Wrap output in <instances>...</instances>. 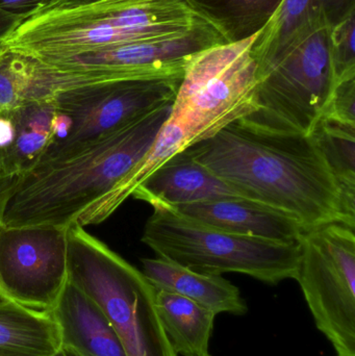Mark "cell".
Wrapping results in <instances>:
<instances>
[{
    "label": "cell",
    "mask_w": 355,
    "mask_h": 356,
    "mask_svg": "<svg viewBox=\"0 0 355 356\" xmlns=\"http://www.w3.org/2000/svg\"><path fill=\"white\" fill-rule=\"evenodd\" d=\"M187 150L246 199L285 213L302 230L331 223L355 228V198L312 135L271 133L237 121Z\"/></svg>",
    "instance_id": "6da1fadb"
},
{
    "label": "cell",
    "mask_w": 355,
    "mask_h": 356,
    "mask_svg": "<svg viewBox=\"0 0 355 356\" xmlns=\"http://www.w3.org/2000/svg\"><path fill=\"white\" fill-rule=\"evenodd\" d=\"M160 104L68 156L37 163L19 177L2 209L6 226L75 224L150 149L170 117Z\"/></svg>",
    "instance_id": "7a4b0ae2"
},
{
    "label": "cell",
    "mask_w": 355,
    "mask_h": 356,
    "mask_svg": "<svg viewBox=\"0 0 355 356\" xmlns=\"http://www.w3.org/2000/svg\"><path fill=\"white\" fill-rule=\"evenodd\" d=\"M198 19L183 0H98L49 6L21 21L2 45L33 60H48L177 37L193 29Z\"/></svg>",
    "instance_id": "3957f363"
},
{
    "label": "cell",
    "mask_w": 355,
    "mask_h": 356,
    "mask_svg": "<svg viewBox=\"0 0 355 356\" xmlns=\"http://www.w3.org/2000/svg\"><path fill=\"white\" fill-rule=\"evenodd\" d=\"M68 280L108 318L127 356H179L158 317L156 289L143 272L76 224L68 227Z\"/></svg>",
    "instance_id": "277c9868"
},
{
    "label": "cell",
    "mask_w": 355,
    "mask_h": 356,
    "mask_svg": "<svg viewBox=\"0 0 355 356\" xmlns=\"http://www.w3.org/2000/svg\"><path fill=\"white\" fill-rule=\"evenodd\" d=\"M142 242L169 261L195 271L240 273L277 284L296 280L300 249L296 242L241 236L216 229L175 209H154Z\"/></svg>",
    "instance_id": "5b68a950"
},
{
    "label": "cell",
    "mask_w": 355,
    "mask_h": 356,
    "mask_svg": "<svg viewBox=\"0 0 355 356\" xmlns=\"http://www.w3.org/2000/svg\"><path fill=\"white\" fill-rule=\"evenodd\" d=\"M329 26L302 33L256 70V111L239 122L261 131L311 135L337 87Z\"/></svg>",
    "instance_id": "8992f818"
},
{
    "label": "cell",
    "mask_w": 355,
    "mask_h": 356,
    "mask_svg": "<svg viewBox=\"0 0 355 356\" xmlns=\"http://www.w3.org/2000/svg\"><path fill=\"white\" fill-rule=\"evenodd\" d=\"M221 43L225 42L219 33L199 18L193 29L169 39L110 46L48 60L28 58L33 81L27 100L45 99L60 90L98 81L181 77L192 56Z\"/></svg>",
    "instance_id": "52a82bcc"
},
{
    "label": "cell",
    "mask_w": 355,
    "mask_h": 356,
    "mask_svg": "<svg viewBox=\"0 0 355 356\" xmlns=\"http://www.w3.org/2000/svg\"><path fill=\"white\" fill-rule=\"evenodd\" d=\"M258 33L243 41L210 46L192 56L185 66L170 118L191 134L194 144L256 111L252 45Z\"/></svg>",
    "instance_id": "ba28073f"
},
{
    "label": "cell",
    "mask_w": 355,
    "mask_h": 356,
    "mask_svg": "<svg viewBox=\"0 0 355 356\" xmlns=\"http://www.w3.org/2000/svg\"><path fill=\"white\" fill-rule=\"evenodd\" d=\"M296 280L317 328L337 355H355L354 228L331 223L298 234Z\"/></svg>",
    "instance_id": "9c48e42d"
},
{
    "label": "cell",
    "mask_w": 355,
    "mask_h": 356,
    "mask_svg": "<svg viewBox=\"0 0 355 356\" xmlns=\"http://www.w3.org/2000/svg\"><path fill=\"white\" fill-rule=\"evenodd\" d=\"M181 79L98 81L54 92L48 98L56 112L68 117L71 131L65 141L48 146L37 163L68 156L144 113L173 102Z\"/></svg>",
    "instance_id": "30bf717a"
},
{
    "label": "cell",
    "mask_w": 355,
    "mask_h": 356,
    "mask_svg": "<svg viewBox=\"0 0 355 356\" xmlns=\"http://www.w3.org/2000/svg\"><path fill=\"white\" fill-rule=\"evenodd\" d=\"M68 282V228L0 223V295L50 314Z\"/></svg>",
    "instance_id": "8fae6325"
},
{
    "label": "cell",
    "mask_w": 355,
    "mask_h": 356,
    "mask_svg": "<svg viewBox=\"0 0 355 356\" xmlns=\"http://www.w3.org/2000/svg\"><path fill=\"white\" fill-rule=\"evenodd\" d=\"M131 197L149 203L154 209H174L218 199H246L237 188L197 162L187 149L158 167Z\"/></svg>",
    "instance_id": "7c38bea8"
},
{
    "label": "cell",
    "mask_w": 355,
    "mask_h": 356,
    "mask_svg": "<svg viewBox=\"0 0 355 356\" xmlns=\"http://www.w3.org/2000/svg\"><path fill=\"white\" fill-rule=\"evenodd\" d=\"M174 209L204 225L241 236L289 243L296 242L302 232L292 218L248 199H218Z\"/></svg>",
    "instance_id": "4fadbf2b"
},
{
    "label": "cell",
    "mask_w": 355,
    "mask_h": 356,
    "mask_svg": "<svg viewBox=\"0 0 355 356\" xmlns=\"http://www.w3.org/2000/svg\"><path fill=\"white\" fill-rule=\"evenodd\" d=\"M354 13L355 0H283L252 45L256 70L302 33L320 26L333 29Z\"/></svg>",
    "instance_id": "5bb4252c"
},
{
    "label": "cell",
    "mask_w": 355,
    "mask_h": 356,
    "mask_svg": "<svg viewBox=\"0 0 355 356\" xmlns=\"http://www.w3.org/2000/svg\"><path fill=\"white\" fill-rule=\"evenodd\" d=\"M142 272L156 290L190 299L219 314L243 316L247 305L239 289L222 275L195 271L165 257L142 259Z\"/></svg>",
    "instance_id": "9a60e30c"
},
{
    "label": "cell",
    "mask_w": 355,
    "mask_h": 356,
    "mask_svg": "<svg viewBox=\"0 0 355 356\" xmlns=\"http://www.w3.org/2000/svg\"><path fill=\"white\" fill-rule=\"evenodd\" d=\"M50 315L60 326L63 344L81 355L127 356L108 318L69 280Z\"/></svg>",
    "instance_id": "2e32d148"
},
{
    "label": "cell",
    "mask_w": 355,
    "mask_h": 356,
    "mask_svg": "<svg viewBox=\"0 0 355 356\" xmlns=\"http://www.w3.org/2000/svg\"><path fill=\"white\" fill-rule=\"evenodd\" d=\"M194 145L191 134L176 121L169 117L164 123L156 141L139 163L125 175L110 193L96 202L87 213L79 218L75 224L85 227L97 225L115 213L133 191L158 167L174 154Z\"/></svg>",
    "instance_id": "e0dca14e"
},
{
    "label": "cell",
    "mask_w": 355,
    "mask_h": 356,
    "mask_svg": "<svg viewBox=\"0 0 355 356\" xmlns=\"http://www.w3.org/2000/svg\"><path fill=\"white\" fill-rule=\"evenodd\" d=\"M156 307L167 339L177 355L212 356L210 342L217 317L214 312L163 290H156Z\"/></svg>",
    "instance_id": "ac0fdd59"
},
{
    "label": "cell",
    "mask_w": 355,
    "mask_h": 356,
    "mask_svg": "<svg viewBox=\"0 0 355 356\" xmlns=\"http://www.w3.org/2000/svg\"><path fill=\"white\" fill-rule=\"evenodd\" d=\"M14 123V139L0 154V169L19 175L37 164L51 140L56 108L51 98L27 100L8 111Z\"/></svg>",
    "instance_id": "d6986e66"
},
{
    "label": "cell",
    "mask_w": 355,
    "mask_h": 356,
    "mask_svg": "<svg viewBox=\"0 0 355 356\" xmlns=\"http://www.w3.org/2000/svg\"><path fill=\"white\" fill-rule=\"evenodd\" d=\"M62 345L60 326L50 314L0 303V356H53Z\"/></svg>",
    "instance_id": "ffe728a7"
},
{
    "label": "cell",
    "mask_w": 355,
    "mask_h": 356,
    "mask_svg": "<svg viewBox=\"0 0 355 356\" xmlns=\"http://www.w3.org/2000/svg\"><path fill=\"white\" fill-rule=\"evenodd\" d=\"M210 25L225 43L243 41L260 33L283 0H183Z\"/></svg>",
    "instance_id": "44dd1931"
},
{
    "label": "cell",
    "mask_w": 355,
    "mask_h": 356,
    "mask_svg": "<svg viewBox=\"0 0 355 356\" xmlns=\"http://www.w3.org/2000/svg\"><path fill=\"white\" fill-rule=\"evenodd\" d=\"M311 135L346 194L355 198V127L321 118Z\"/></svg>",
    "instance_id": "7402d4cb"
},
{
    "label": "cell",
    "mask_w": 355,
    "mask_h": 356,
    "mask_svg": "<svg viewBox=\"0 0 355 356\" xmlns=\"http://www.w3.org/2000/svg\"><path fill=\"white\" fill-rule=\"evenodd\" d=\"M31 81L29 58L4 48L0 54V113L14 110L26 102Z\"/></svg>",
    "instance_id": "603a6c76"
},
{
    "label": "cell",
    "mask_w": 355,
    "mask_h": 356,
    "mask_svg": "<svg viewBox=\"0 0 355 356\" xmlns=\"http://www.w3.org/2000/svg\"><path fill=\"white\" fill-rule=\"evenodd\" d=\"M355 13L331 29V54L337 86L355 79Z\"/></svg>",
    "instance_id": "cb8c5ba5"
},
{
    "label": "cell",
    "mask_w": 355,
    "mask_h": 356,
    "mask_svg": "<svg viewBox=\"0 0 355 356\" xmlns=\"http://www.w3.org/2000/svg\"><path fill=\"white\" fill-rule=\"evenodd\" d=\"M322 118L355 127V79L343 81L336 87Z\"/></svg>",
    "instance_id": "d4e9b609"
},
{
    "label": "cell",
    "mask_w": 355,
    "mask_h": 356,
    "mask_svg": "<svg viewBox=\"0 0 355 356\" xmlns=\"http://www.w3.org/2000/svg\"><path fill=\"white\" fill-rule=\"evenodd\" d=\"M56 0H0V10L21 21L49 8Z\"/></svg>",
    "instance_id": "484cf974"
},
{
    "label": "cell",
    "mask_w": 355,
    "mask_h": 356,
    "mask_svg": "<svg viewBox=\"0 0 355 356\" xmlns=\"http://www.w3.org/2000/svg\"><path fill=\"white\" fill-rule=\"evenodd\" d=\"M14 139V123L10 112L0 113V154L8 149Z\"/></svg>",
    "instance_id": "4316f807"
},
{
    "label": "cell",
    "mask_w": 355,
    "mask_h": 356,
    "mask_svg": "<svg viewBox=\"0 0 355 356\" xmlns=\"http://www.w3.org/2000/svg\"><path fill=\"white\" fill-rule=\"evenodd\" d=\"M19 175H8L0 169V219H1L2 209H3L6 198L16 184ZM6 299L0 295V303L6 302Z\"/></svg>",
    "instance_id": "83f0119b"
},
{
    "label": "cell",
    "mask_w": 355,
    "mask_h": 356,
    "mask_svg": "<svg viewBox=\"0 0 355 356\" xmlns=\"http://www.w3.org/2000/svg\"><path fill=\"white\" fill-rule=\"evenodd\" d=\"M20 23V19L15 18L0 10V43L12 33Z\"/></svg>",
    "instance_id": "f1b7e54d"
},
{
    "label": "cell",
    "mask_w": 355,
    "mask_h": 356,
    "mask_svg": "<svg viewBox=\"0 0 355 356\" xmlns=\"http://www.w3.org/2000/svg\"><path fill=\"white\" fill-rule=\"evenodd\" d=\"M98 0H56L52 6H79V4L91 3Z\"/></svg>",
    "instance_id": "f546056e"
},
{
    "label": "cell",
    "mask_w": 355,
    "mask_h": 356,
    "mask_svg": "<svg viewBox=\"0 0 355 356\" xmlns=\"http://www.w3.org/2000/svg\"><path fill=\"white\" fill-rule=\"evenodd\" d=\"M53 356H83L81 353H77L75 349H73L72 347L68 346V345H62L60 349H58V353H56Z\"/></svg>",
    "instance_id": "4dcf8cb0"
},
{
    "label": "cell",
    "mask_w": 355,
    "mask_h": 356,
    "mask_svg": "<svg viewBox=\"0 0 355 356\" xmlns=\"http://www.w3.org/2000/svg\"><path fill=\"white\" fill-rule=\"evenodd\" d=\"M3 50H4L3 45H2V43H0V54H1L2 52H3Z\"/></svg>",
    "instance_id": "1f68e13d"
},
{
    "label": "cell",
    "mask_w": 355,
    "mask_h": 356,
    "mask_svg": "<svg viewBox=\"0 0 355 356\" xmlns=\"http://www.w3.org/2000/svg\"><path fill=\"white\" fill-rule=\"evenodd\" d=\"M337 356H355V355H337Z\"/></svg>",
    "instance_id": "d6a6232c"
}]
</instances>
